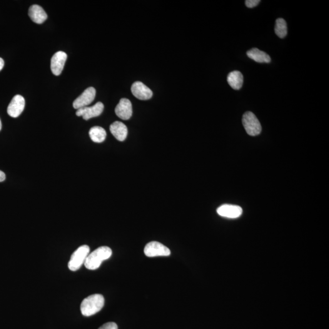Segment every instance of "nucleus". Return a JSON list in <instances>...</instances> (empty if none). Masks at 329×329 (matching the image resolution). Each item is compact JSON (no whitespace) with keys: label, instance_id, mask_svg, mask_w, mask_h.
<instances>
[{"label":"nucleus","instance_id":"f257e3e1","mask_svg":"<svg viewBox=\"0 0 329 329\" xmlns=\"http://www.w3.org/2000/svg\"><path fill=\"white\" fill-rule=\"evenodd\" d=\"M112 254V249L109 247H99L89 254L85 261L84 265L88 270H96L101 266L103 261L108 260L111 258Z\"/></svg>","mask_w":329,"mask_h":329},{"label":"nucleus","instance_id":"f03ea898","mask_svg":"<svg viewBox=\"0 0 329 329\" xmlns=\"http://www.w3.org/2000/svg\"><path fill=\"white\" fill-rule=\"evenodd\" d=\"M104 305L103 296L95 294L88 296L82 301L81 304V311L82 315L91 316L99 312L103 308Z\"/></svg>","mask_w":329,"mask_h":329},{"label":"nucleus","instance_id":"7ed1b4c3","mask_svg":"<svg viewBox=\"0 0 329 329\" xmlns=\"http://www.w3.org/2000/svg\"><path fill=\"white\" fill-rule=\"evenodd\" d=\"M90 254V248L87 245H82L74 252L71 256L68 266L70 270L76 271L80 268L85 261L87 256Z\"/></svg>","mask_w":329,"mask_h":329},{"label":"nucleus","instance_id":"20e7f679","mask_svg":"<svg viewBox=\"0 0 329 329\" xmlns=\"http://www.w3.org/2000/svg\"><path fill=\"white\" fill-rule=\"evenodd\" d=\"M242 122L244 128L249 136H256L261 133L260 121L253 112H246L243 116Z\"/></svg>","mask_w":329,"mask_h":329},{"label":"nucleus","instance_id":"39448f33","mask_svg":"<svg viewBox=\"0 0 329 329\" xmlns=\"http://www.w3.org/2000/svg\"><path fill=\"white\" fill-rule=\"evenodd\" d=\"M144 253L148 258L169 256L171 251L166 246L158 241H151L144 247Z\"/></svg>","mask_w":329,"mask_h":329},{"label":"nucleus","instance_id":"423d86ee","mask_svg":"<svg viewBox=\"0 0 329 329\" xmlns=\"http://www.w3.org/2000/svg\"><path fill=\"white\" fill-rule=\"evenodd\" d=\"M96 96V90L94 87H89L78 97L73 103V108L79 109L87 107L94 101Z\"/></svg>","mask_w":329,"mask_h":329},{"label":"nucleus","instance_id":"0eeeda50","mask_svg":"<svg viewBox=\"0 0 329 329\" xmlns=\"http://www.w3.org/2000/svg\"><path fill=\"white\" fill-rule=\"evenodd\" d=\"M104 108V104L101 102H98L93 106L84 107L77 110L76 114L78 117H82L85 120H88L89 119L100 116L103 112Z\"/></svg>","mask_w":329,"mask_h":329},{"label":"nucleus","instance_id":"6e6552de","mask_svg":"<svg viewBox=\"0 0 329 329\" xmlns=\"http://www.w3.org/2000/svg\"><path fill=\"white\" fill-rule=\"evenodd\" d=\"M25 106V100L23 96L17 94L12 98L7 112L9 116L17 118L23 112Z\"/></svg>","mask_w":329,"mask_h":329},{"label":"nucleus","instance_id":"1a4fd4ad","mask_svg":"<svg viewBox=\"0 0 329 329\" xmlns=\"http://www.w3.org/2000/svg\"><path fill=\"white\" fill-rule=\"evenodd\" d=\"M131 92L136 98L141 100H148L153 94L150 89L140 81L134 82L131 87Z\"/></svg>","mask_w":329,"mask_h":329},{"label":"nucleus","instance_id":"9d476101","mask_svg":"<svg viewBox=\"0 0 329 329\" xmlns=\"http://www.w3.org/2000/svg\"><path fill=\"white\" fill-rule=\"evenodd\" d=\"M115 112L119 118L128 120L133 115V106L128 99L122 98L117 106Z\"/></svg>","mask_w":329,"mask_h":329},{"label":"nucleus","instance_id":"9b49d317","mask_svg":"<svg viewBox=\"0 0 329 329\" xmlns=\"http://www.w3.org/2000/svg\"><path fill=\"white\" fill-rule=\"evenodd\" d=\"M67 59V54L63 51H58L51 59V70L54 75L59 76L63 70Z\"/></svg>","mask_w":329,"mask_h":329},{"label":"nucleus","instance_id":"f8f14e48","mask_svg":"<svg viewBox=\"0 0 329 329\" xmlns=\"http://www.w3.org/2000/svg\"><path fill=\"white\" fill-rule=\"evenodd\" d=\"M219 215L228 218H236L240 217L243 213L241 207L231 204H224L217 209Z\"/></svg>","mask_w":329,"mask_h":329},{"label":"nucleus","instance_id":"ddd939ff","mask_svg":"<svg viewBox=\"0 0 329 329\" xmlns=\"http://www.w3.org/2000/svg\"><path fill=\"white\" fill-rule=\"evenodd\" d=\"M28 14L32 21L37 24H43L48 17L44 9L37 4L30 7Z\"/></svg>","mask_w":329,"mask_h":329},{"label":"nucleus","instance_id":"4468645a","mask_svg":"<svg viewBox=\"0 0 329 329\" xmlns=\"http://www.w3.org/2000/svg\"><path fill=\"white\" fill-rule=\"evenodd\" d=\"M112 135L116 137V139L120 141L126 140L128 136V128L126 126L120 121H116L110 126Z\"/></svg>","mask_w":329,"mask_h":329},{"label":"nucleus","instance_id":"2eb2a0df","mask_svg":"<svg viewBox=\"0 0 329 329\" xmlns=\"http://www.w3.org/2000/svg\"><path fill=\"white\" fill-rule=\"evenodd\" d=\"M247 56L258 63H270L271 62L270 56L258 48H253L247 51Z\"/></svg>","mask_w":329,"mask_h":329},{"label":"nucleus","instance_id":"dca6fc26","mask_svg":"<svg viewBox=\"0 0 329 329\" xmlns=\"http://www.w3.org/2000/svg\"><path fill=\"white\" fill-rule=\"evenodd\" d=\"M229 86L234 90H240L243 84V76L239 71H233L228 74Z\"/></svg>","mask_w":329,"mask_h":329},{"label":"nucleus","instance_id":"f3484780","mask_svg":"<svg viewBox=\"0 0 329 329\" xmlns=\"http://www.w3.org/2000/svg\"><path fill=\"white\" fill-rule=\"evenodd\" d=\"M89 136L92 141L102 143L106 138V132L100 126H94L90 129Z\"/></svg>","mask_w":329,"mask_h":329},{"label":"nucleus","instance_id":"a211bd4d","mask_svg":"<svg viewBox=\"0 0 329 329\" xmlns=\"http://www.w3.org/2000/svg\"><path fill=\"white\" fill-rule=\"evenodd\" d=\"M275 32L279 38L283 39L287 35V24L285 20L279 18L276 20Z\"/></svg>","mask_w":329,"mask_h":329},{"label":"nucleus","instance_id":"6ab92c4d","mask_svg":"<svg viewBox=\"0 0 329 329\" xmlns=\"http://www.w3.org/2000/svg\"><path fill=\"white\" fill-rule=\"evenodd\" d=\"M260 2V0H246L245 4L249 8H253V7L258 6Z\"/></svg>","mask_w":329,"mask_h":329},{"label":"nucleus","instance_id":"aec40b11","mask_svg":"<svg viewBox=\"0 0 329 329\" xmlns=\"http://www.w3.org/2000/svg\"><path fill=\"white\" fill-rule=\"evenodd\" d=\"M98 329H118V326H117L116 323L110 322L104 324V325L101 326Z\"/></svg>","mask_w":329,"mask_h":329},{"label":"nucleus","instance_id":"412c9836","mask_svg":"<svg viewBox=\"0 0 329 329\" xmlns=\"http://www.w3.org/2000/svg\"><path fill=\"white\" fill-rule=\"evenodd\" d=\"M5 179H6V175L3 172L0 171V182L4 181Z\"/></svg>","mask_w":329,"mask_h":329},{"label":"nucleus","instance_id":"4be33fe9","mask_svg":"<svg viewBox=\"0 0 329 329\" xmlns=\"http://www.w3.org/2000/svg\"><path fill=\"white\" fill-rule=\"evenodd\" d=\"M4 66V60L1 58V57H0V71H1L2 69H3Z\"/></svg>","mask_w":329,"mask_h":329},{"label":"nucleus","instance_id":"5701e85b","mask_svg":"<svg viewBox=\"0 0 329 329\" xmlns=\"http://www.w3.org/2000/svg\"><path fill=\"white\" fill-rule=\"evenodd\" d=\"M1 128H2V124H1V119H0V131L1 130Z\"/></svg>","mask_w":329,"mask_h":329}]
</instances>
